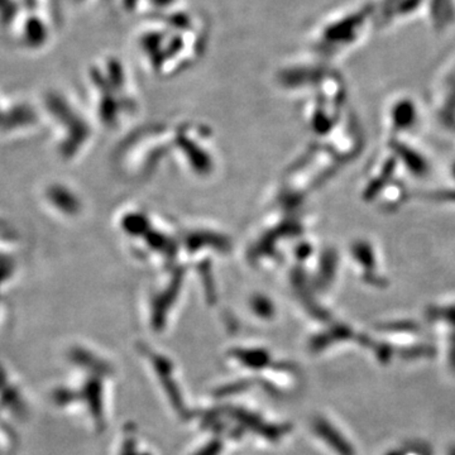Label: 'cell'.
<instances>
[{"label": "cell", "mask_w": 455, "mask_h": 455, "mask_svg": "<svg viewBox=\"0 0 455 455\" xmlns=\"http://www.w3.org/2000/svg\"><path fill=\"white\" fill-rule=\"evenodd\" d=\"M425 13L436 32L445 34L455 27V0H426Z\"/></svg>", "instance_id": "3"}, {"label": "cell", "mask_w": 455, "mask_h": 455, "mask_svg": "<svg viewBox=\"0 0 455 455\" xmlns=\"http://www.w3.org/2000/svg\"><path fill=\"white\" fill-rule=\"evenodd\" d=\"M450 455H455V449L451 450V453H450Z\"/></svg>", "instance_id": "5"}, {"label": "cell", "mask_w": 455, "mask_h": 455, "mask_svg": "<svg viewBox=\"0 0 455 455\" xmlns=\"http://www.w3.org/2000/svg\"><path fill=\"white\" fill-rule=\"evenodd\" d=\"M317 431L327 443L330 444L332 448H335L340 455H352L353 450L349 444L343 440L340 434L335 429L330 426V424L327 421H319L317 424Z\"/></svg>", "instance_id": "4"}, {"label": "cell", "mask_w": 455, "mask_h": 455, "mask_svg": "<svg viewBox=\"0 0 455 455\" xmlns=\"http://www.w3.org/2000/svg\"><path fill=\"white\" fill-rule=\"evenodd\" d=\"M376 22V3H363L333 14L311 34V51L324 60L345 55L361 45Z\"/></svg>", "instance_id": "2"}, {"label": "cell", "mask_w": 455, "mask_h": 455, "mask_svg": "<svg viewBox=\"0 0 455 455\" xmlns=\"http://www.w3.org/2000/svg\"><path fill=\"white\" fill-rule=\"evenodd\" d=\"M136 39V48L147 60H155L160 52H163V60L171 52L181 56V51L190 60H194L201 51H205L206 23L200 13L178 6L152 16L150 21L140 26Z\"/></svg>", "instance_id": "1"}]
</instances>
